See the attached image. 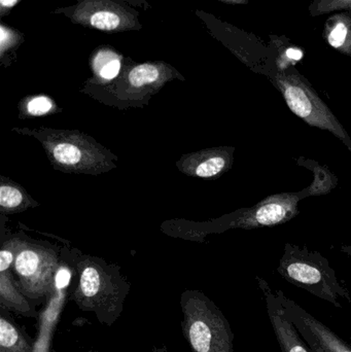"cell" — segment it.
<instances>
[{
  "label": "cell",
  "mask_w": 351,
  "mask_h": 352,
  "mask_svg": "<svg viewBox=\"0 0 351 352\" xmlns=\"http://www.w3.org/2000/svg\"><path fill=\"white\" fill-rule=\"evenodd\" d=\"M16 0H1L2 6H10L16 2Z\"/></svg>",
  "instance_id": "24"
},
{
  "label": "cell",
  "mask_w": 351,
  "mask_h": 352,
  "mask_svg": "<svg viewBox=\"0 0 351 352\" xmlns=\"http://www.w3.org/2000/svg\"><path fill=\"white\" fill-rule=\"evenodd\" d=\"M54 158L60 164L76 165L82 159V152L71 144H59L53 151Z\"/></svg>",
  "instance_id": "16"
},
{
  "label": "cell",
  "mask_w": 351,
  "mask_h": 352,
  "mask_svg": "<svg viewBox=\"0 0 351 352\" xmlns=\"http://www.w3.org/2000/svg\"><path fill=\"white\" fill-rule=\"evenodd\" d=\"M275 294L284 307V316L295 324L311 352H351V345L329 327L286 297L284 292L278 289Z\"/></svg>",
  "instance_id": "6"
},
{
  "label": "cell",
  "mask_w": 351,
  "mask_h": 352,
  "mask_svg": "<svg viewBox=\"0 0 351 352\" xmlns=\"http://www.w3.org/2000/svg\"><path fill=\"white\" fill-rule=\"evenodd\" d=\"M69 280L70 273L67 269H61V270L58 271L55 277L56 287H60V289L65 287L69 283Z\"/></svg>",
  "instance_id": "21"
},
{
  "label": "cell",
  "mask_w": 351,
  "mask_h": 352,
  "mask_svg": "<svg viewBox=\"0 0 351 352\" xmlns=\"http://www.w3.org/2000/svg\"><path fill=\"white\" fill-rule=\"evenodd\" d=\"M128 287L94 265L80 270L78 289L72 296L78 309L92 312L101 324L111 327L122 316Z\"/></svg>",
  "instance_id": "5"
},
{
  "label": "cell",
  "mask_w": 351,
  "mask_h": 352,
  "mask_svg": "<svg viewBox=\"0 0 351 352\" xmlns=\"http://www.w3.org/2000/svg\"><path fill=\"white\" fill-rule=\"evenodd\" d=\"M340 250H341L343 254H346V256H350L351 258V245H342Z\"/></svg>",
  "instance_id": "22"
},
{
  "label": "cell",
  "mask_w": 351,
  "mask_h": 352,
  "mask_svg": "<svg viewBox=\"0 0 351 352\" xmlns=\"http://www.w3.org/2000/svg\"><path fill=\"white\" fill-rule=\"evenodd\" d=\"M120 23H121L120 16L115 12H107V10L96 12L90 19L91 26L105 31L115 30L119 27Z\"/></svg>",
  "instance_id": "17"
},
{
  "label": "cell",
  "mask_w": 351,
  "mask_h": 352,
  "mask_svg": "<svg viewBox=\"0 0 351 352\" xmlns=\"http://www.w3.org/2000/svg\"><path fill=\"white\" fill-rule=\"evenodd\" d=\"M12 260H14V256H12V252L8 250H1L0 252V272H6L12 263Z\"/></svg>",
  "instance_id": "20"
},
{
  "label": "cell",
  "mask_w": 351,
  "mask_h": 352,
  "mask_svg": "<svg viewBox=\"0 0 351 352\" xmlns=\"http://www.w3.org/2000/svg\"><path fill=\"white\" fill-rule=\"evenodd\" d=\"M0 307L16 312L24 318H38L35 304L12 283L5 272L1 273L0 281Z\"/></svg>",
  "instance_id": "11"
},
{
  "label": "cell",
  "mask_w": 351,
  "mask_h": 352,
  "mask_svg": "<svg viewBox=\"0 0 351 352\" xmlns=\"http://www.w3.org/2000/svg\"><path fill=\"white\" fill-rule=\"evenodd\" d=\"M28 111L31 115L41 116L49 113L52 109V101L47 97H35L28 103Z\"/></svg>",
  "instance_id": "19"
},
{
  "label": "cell",
  "mask_w": 351,
  "mask_h": 352,
  "mask_svg": "<svg viewBox=\"0 0 351 352\" xmlns=\"http://www.w3.org/2000/svg\"><path fill=\"white\" fill-rule=\"evenodd\" d=\"M23 196L20 190L10 186L0 188V205L3 208H14L22 202Z\"/></svg>",
  "instance_id": "18"
},
{
  "label": "cell",
  "mask_w": 351,
  "mask_h": 352,
  "mask_svg": "<svg viewBox=\"0 0 351 352\" xmlns=\"http://www.w3.org/2000/svg\"><path fill=\"white\" fill-rule=\"evenodd\" d=\"M52 262L41 258L33 250H23L14 261V270L20 278V289L35 305L52 293Z\"/></svg>",
  "instance_id": "7"
},
{
  "label": "cell",
  "mask_w": 351,
  "mask_h": 352,
  "mask_svg": "<svg viewBox=\"0 0 351 352\" xmlns=\"http://www.w3.org/2000/svg\"><path fill=\"white\" fill-rule=\"evenodd\" d=\"M181 331L193 352H234V333L222 310L204 294L181 296Z\"/></svg>",
  "instance_id": "3"
},
{
  "label": "cell",
  "mask_w": 351,
  "mask_h": 352,
  "mask_svg": "<svg viewBox=\"0 0 351 352\" xmlns=\"http://www.w3.org/2000/svg\"><path fill=\"white\" fill-rule=\"evenodd\" d=\"M159 78V70L152 64H142L136 66L129 74V82L132 86L141 87L152 84Z\"/></svg>",
  "instance_id": "15"
},
{
  "label": "cell",
  "mask_w": 351,
  "mask_h": 352,
  "mask_svg": "<svg viewBox=\"0 0 351 352\" xmlns=\"http://www.w3.org/2000/svg\"><path fill=\"white\" fill-rule=\"evenodd\" d=\"M298 164L313 170V182L300 192L270 195L251 208L241 209L237 227L258 229L284 225L299 214L298 204L302 199L329 194L337 186V177L327 167L303 157Z\"/></svg>",
  "instance_id": "2"
},
{
  "label": "cell",
  "mask_w": 351,
  "mask_h": 352,
  "mask_svg": "<svg viewBox=\"0 0 351 352\" xmlns=\"http://www.w3.org/2000/svg\"><path fill=\"white\" fill-rule=\"evenodd\" d=\"M310 16H329L333 12H350L351 0H313L308 6Z\"/></svg>",
  "instance_id": "13"
},
{
  "label": "cell",
  "mask_w": 351,
  "mask_h": 352,
  "mask_svg": "<svg viewBox=\"0 0 351 352\" xmlns=\"http://www.w3.org/2000/svg\"><path fill=\"white\" fill-rule=\"evenodd\" d=\"M260 289L265 298L268 316L276 340L282 352H311L295 324L284 316V307L275 293L263 278L258 277Z\"/></svg>",
  "instance_id": "8"
},
{
  "label": "cell",
  "mask_w": 351,
  "mask_h": 352,
  "mask_svg": "<svg viewBox=\"0 0 351 352\" xmlns=\"http://www.w3.org/2000/svg\"><path fill=\"white\" fill-rule=\"evenodd\" d=\"M232 158L227 152H220L200 163L196 168V175L202 178L214 177L226 170Z\"/></svg>",
  "instance_id": "12"
},
{
  "label": "cell",
  "mask_w": 351,
  "mask_h": 352,
  "mask_svg": "<svg viewBox=\"0 0 351 352\" xmlns=\"http://www.w3.org/2000/svg\"><path fill=\"white\" fill-rule=\"evenodd\" d=\"M278 273L288 283L311 295L342 308L341 300L351 303L348 289L338 280L335 270L321 252L292 243L284 245Z\"/></svg>",
  "instance_id": "1"
},
{
  "label": "cell",
  "mask_w": 351,
  "mask_h": 352,
  "mask_svg": "<svg viewBox=\"0 0 351 352\" xmlns=\"http://www.w3.org/2000/svg\"><path fill=\"white\" fill-rule=\"evenodd\" d=\"M152 352H168V349H167L166 345L162 344V346L160 347H152Z\"/></svg>",
  "instance_id": "23"
},
{
  "label": "cell",
  "mask_w": 351,
  "mask_h": 352,
  "mask_svg": "<svg viewBox=\"0 0 351 352\" xmlns=\"http://www.w3.org/2000/svg\"><path fill=\"white\" fill-rule=\"evenodd\" d=\"M265 76L280 91L293 113L308 125L333 134L351 152L350 134L295 66L282 72L271 69Z\"/></svg>",
  "instance_id": "4"
},
{
  "label": "cell",
  "mask_w": 351,
  "mask_h": 352,
  "mask_svg": "<svg viewBox=\"0 0 351 352\" xmlns=\"http://www.w3.org/2000/svg\"><path fill=\"white\" fill-rule=\"evenodd\" d=\"M0 307V352H35L34 340Z\"/></svg>",
  "instance_id": "9"
},
{
  "label": "cell",
  "mask_w": 351,
  "mask_h": 352,
  "mask_svg": "<svg viewBox=\"0 0 351 352\" xmlns=\"http://www.w3.org/2000/svg\"><path fill=\"white\" fill-rule=\"evenodd\" d=\"M323 37L332 49L351 57V12L329 14L324 26Z\"/></svg>",
  "instance_id": "10"
},
{
  "label": "cell",
  "mask_w": 351,
  "mask_h": 352,
  "mask_svg": "<svg viewBox=\"0 0 351 352\" xmlns=\"http://www.w3.org/2000/svg\"><path fill=\"white\" fill-rule=\"evenodd\" d=\"M95 67L98 69L101 78L104 80H113L119 74L121 61L111 52L102 51L95 59Z\"/></svg>",
  "instance_id": "14"
}]
</instances>
